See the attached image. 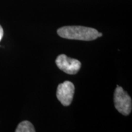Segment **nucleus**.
Returning <instances> with one entry per match:
<instances>
[{"instance_id": "39448f33", "label": "nucleus", "mask_w": 132, "mask_h": 132, "mask_svg": "<svg viewBox=\"0 0 132 132\" xmlns=\"http://www.w3.org/2000/svg\"><path fill=\"white\" fill-rule=\"evenodd\" d=\"M16 132H35V129L33 125L29 121L24 120L19 123L17 128L15 129Z\"/></svg>"}, {"instance_id": "20e7f679", "label": "nucleus", "mask_w": 132, "mask_h": 132, "mask_svg": "<svg viewBox=\"0 0 132 132\" xmlns=\"http://www.w3.org/2000/svg\"><path fill=\"white\" fill-rule=\"evenodd\" d=\"M75 91L74 85L65 81L58 85L57 90V98L63 106H68L71 104Z\"/></svg>"}, {"instance_id": "423d86ee", "label": "nucleus", "mask_w": 132, "mask_h": 132, "mask_svg": "<svg viewBox=\"0 0 132 132\" xmlns=\"http://www.w3.org/2000/svg\"><path fill=\"white\" fill-rule=\"evenodd\" d=\"M3 35H4V30H3V28L2 27V26L0 25V41L2 39Z\"/></svg>"}, {"instance_id": "f03ea898", "label": "nucleus", "mask_w": 132, "mask_h": 132, "mask_svg": "<svg viewBox=\"0 0 132 132\" xmlns=\"http://www.w3.org/2000/svg\"><path fill=\"white\" fill-rule=\"evenodd\" d=\"M114 107L120 113L128 115L132 109L131 98L120 86H117L114 93Z\"/></svg>"}, {"instance_id": "f257e3e1", "label": "nucleus", "mask_w": 132, "mask_h": 132, "mask_svg": "<svg viewBox=\"0 0 132 132\" xmlns=\"http://www.w3.org/2000/svg\"><path fill=\"white\" fill-rule=\"evenodd\" d=\"M57 34L61 38L71 40L90 41L102 36L97 29L83 26H66L57 29Z\"/></svg>"}, {"instance_id": "7ed1b4c3", "label": "nucleus", "mask_w": 132, "mask_h": 132, "mask_svg": "<svg viewBox=\"0 0 132 132\" xmlns=\"http://www.w3.org/2000/svg\"><path fill=\"white\" fill-rule=\"evenodd\" d=\"M55 63L57 66L68 74H76L80 70L81 63L78 60L68 57L65 54H60L57 57Z\"/></svg>"}]
</instances>
